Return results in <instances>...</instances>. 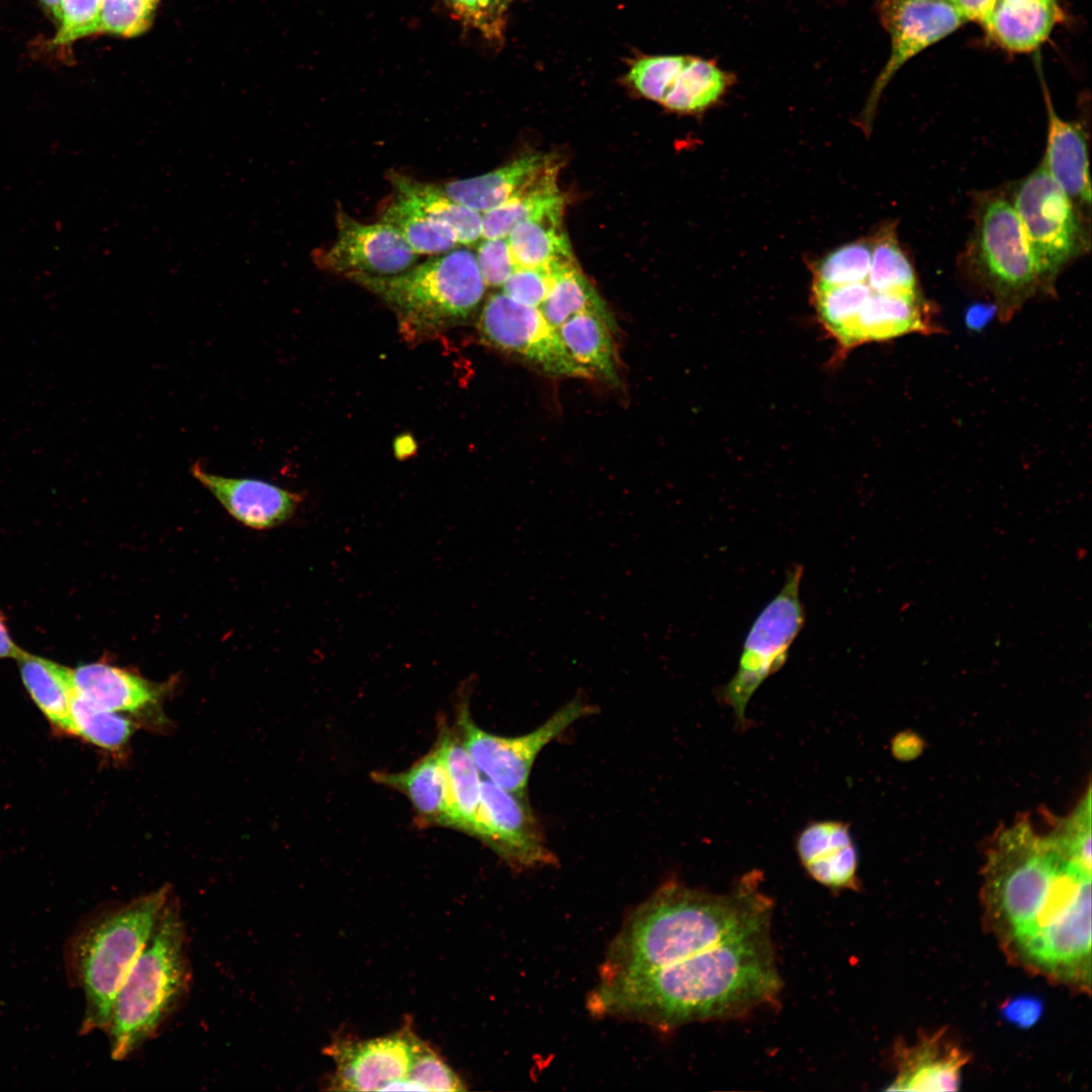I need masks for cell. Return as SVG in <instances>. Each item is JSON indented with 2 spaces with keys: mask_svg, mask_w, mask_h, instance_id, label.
<instances>
[{
  "mask_svg": "<svg viewBox=\"0 0 1092 1092\" xmlns=\"http://www.w3.org/2000/svg\"><path fill=\"white\" fill-rule=\"evenodd\" d=\"M190 983L185 925L170 897L114 998L104 1029L111 1058L125 1060L152 1039L183 1003Z\"/></svg>",
  "mask_w": 1092,
  "mask_h": 1092,
  "instance_id": "obj_4",
  "label": "cell"
},
{
  "mask_svg": "<svg viewBox=\"0 0 1092 1092\" xmlns=\"http://www.w3.org/2000/svg\"><path fill=\"white\" fill-rule=\"evenodd\" d=\"M512 868L528 870L557 864L526 796L481 780L480 800L471 834Z\"/></svg>",
  "mask_w": 1092,
  "mask_h": 1092,
  "instance_id": "obj_12",
  "label": "cell"
},
{
  "mask_svg": "<svg viewBox=\"0 0 1092 1092\" xmlns=\"http://www.w3.org/2000/svg\"><path fill=\"white\" fill-rule=\"evenodd\" d=\"M102 0H61L60 27L54 39L64 44L100 30Z\"/></svg>",
  "mask_w": 1092,
  "mask_h": 1092,
  "instance_id": "obj_42",
  "label": "cell"
},
{
  "mask_svg": "<svg viewBox=\"0 0 1092 1092\" xmlns=\"http://www.w3.org/2000/svg\"><path fill=\"white\" fill-rule=\"evenodd\" d=\"M596 711L594 705L577 695L535 730L506 737L479 728L464 705L459 710L457 728L461 742L487 780L509 792L526 796L533 764L542 749L574 722Z\"/></svg>",
  "mask_w": 1092,
  "mask_h": 1092,
  "instance_id": "obj_10",
  "label": "cell"
},
{
  "mask_svg": "<svg viewBox=\"0 0 1092 1092\" xmlns=\"http://www.w3.org/2000/svg\"><path fill=\"white\" fill-rule=\"evenodd\" d=\"M73 734L109 750L124 746L132 731L131 723L118 712L105 710L74 694L71 705Z\"/></svg>",
  "mask_w": 1092,
  "mask_h": 1092,
  "instance_id": "obj_35",
  "label": "cell"
},
{
  "mask_svg": "<svg viewBox=\"0 0 1092 1092\" xmlns=\"http://www.w3.org/2000/svg\"><path fill=\"white\" fill-rule=\"evenodd\" d=\"M42 6L49 10V12L57 18L59 21L61 16V0H40Z\"/></svg>",
  "mask_w": 1092,
  "mask_h": 1092,
  "instance_id": "obj_50",
  "label": "cell"
},
{
  "mask_svg": "<svg viewBox=\"0 0 1092 1092\" xmlns=\"http://www.w3.org/2000/svg\"><path fill=\"white\" fill-rule=\"evenodd\" d=\"M614 320L595 312L572 315L557 330L571 358L589 371L617 385L620 383L615 343L612 333Z\"/></svg>",
  "mask_w": 1092,
  "mask_h": 1092,
  "instance_id": "obj_26",
  "label": "cell"
},
{
  "mask_svg": "<svg viewBox=\"0 0 1092 1092\" xmlns=\"http://www.w3.org/2000/svg\"><path fill=\"white\" fill-rule=\"evenodd\" d=\"M476 262L485 285L493 287L503 286L516 269L508 238L485 239Z\"/></svg>",
  "mask_w": 1092,
  "mask_h": 1092,
  "instance_id": "obj_44",
  "label": "cell"
},
{
  "mask_svg": "<svg viewBox=\"0 0 1092 1092\" xmlns=\"http://www.w3.org/2000/svg\"><path fill=\"white\" fill-rule=\"evenodd\" d=\"M801 866L831 891L857 890L858 854L849 824L840 820L808 823L795 837Z\"/></svg>",
  "mask_w": 1092,
  "mask_h": 1092,
  "instance_id": "obj_17",
  "label": "cell"
},
{
  "mask_svg": "<svg viewBox=\"0 0 1092 1092\" xmlns=\"http://www.w3.org/2000/svg\"><path fill=\"white\" fill-rule=\"evenodd\" d=\"M1002 1H1007V2H1022V1H1031V0H1002Z\"/></svg>",
  "mask_w": 1092,
  "mask_h": 1092,
  "instance_id": "obj_51",
  "label": "cell"
},
{
  "mask_svg": "<svg viewBox=\"0 0 1092 1092\" xmlns=\"http://www.w3.org/2000/svg\"><path fill=\"white\" fill-rule=\"evenodd\" d=\"M1043 1009L1044 1004L1039 997L1019 995L1006 1000L1001 1005L1000 1013L1008 1023L1019 1028H1029L1040 1019Z\"/></svg>",
  "mask_w": 1092,
  "mask_h": 1092,
  "instance_id": "obj_45",
  "label": "cell"
},
{
  "mask_svg": "<svg viewBox=\"0 0 1092 1092\" xmlns=\"http://www.w3.org/2000/svg\"><path fill=\"white\" fill-rule=\"evenodd\" d=\"M559 168L558 160L550 156L516 194L484 212L482 237L507 238L523 221L562 218L564 197L557 183Z\"/></svg>",
  "mask_w": 1092,
  "mask_h": 1092,
  "instance_id": "obj_19",
  "label": "cell"
},
{
  "mask_svg": "<svg viewBox=\"0 0 1092 1092\" xmlns=\"http://www.w3.org/2000/svg\"><path fill=\"white\" fill-rule=\"evenodd\" d=\"M969 257L1002 320H1009L1041 288L1019 218L1001 196L980 204Z\"/></svg>",
  "mask_w": 1092,
  "mask_h": 1092,
  "instance_id": "obj_7",
  "label": "cell"
},
{
  "mask_svg": "<svg viewBox=\"0 0 1092 1092\" xmlns=\"http://www.w3.org/2000/svg\"><path fill=\"white\" fill-rule=\"evenodd\" d=\"M17 661L22 681L39 710L56 727L73 734L71 705L75 691L72 669L26 651Z\"/></svg>",
  "mask_w": 1092,
  "mask_h": 1092,
  "instance_id": "obj_27",
  "label": "cell"
},
{
  "mask_svg": "<svg viewBox=\"0 0 1092 1092\" xmlns=\"http://www.w3.org/2000/svg\"><path fill=\"white\" fill-rule=\"evenodd\" d=\"M75 693L90 703L112 712H136L153 705L158 691L135 673L104 662H91L72 669Z\"/></svg>",
  "mask_w": 1092,
  "mask_h": 1092,
  "instance_id": "obj_24",
  "label": "cell"
},
{
  "mask_svg": "<svg viewBox=\"0 0 1092 1092\" xmlns=\"http://www.w3.org/2000/svg\"><path fill=\"white\" fill-rule=\"evenodd\" d=\"M1053 830L1046 835L1068 859L1091 872V790L1067 817L1053 818Z\"/></svg>",
  "mask_w": 1092,
  "mask_h": 1092,
  "instance_id": "obj_36",
  "label": "cell"
},
{
  "mask_svg": "<svg viewBox=\"0 0 1092 1092\" xmlns=\"http://www.w3.org/2000/svg\"><path fill=\"white\" fill-rule=\"evenodd\" d=\"M509 1H511V0H509Z\"/></svg>",
  "mask_w": 1092,
  "mask_h": 1092,
  "instance_id": "obj_52",
  "label": "cell"
},
{
  "mask_svg": "<svg viewBox=\"0 0 1092 1092\" xmlns=\"http://www.w3.org/2000/svg\"><path fill=\"white\" fill-rule=\"evenodd\" d=\"M416 447L413 438L407 436L398 437L394 443L395 454L398 457H406L412 454Z\"/></svg>",
  "mask_w": 1092,
  "mask_h": 1092,
  "instance_id": "obj_49",
  "label": "cell"
},
{
  "mask_svg": "<svg viewBox=\"0 0 1092 1092\" xmlns=\"http://www.w3.org/2000/svg\"><path fill=\"white\" fill-rule=\"evenodd\" d=\"M549 157L526 154L486 174L450 181L440 187L458 203L478 212H486L516 194Z\"/></svg>",
  "mask_w": 1092,
  "mask_h": 1092,
  "instance_id": "obj_25",
  "label": "cell"
},
{
  "mask_svg": "<svg viewBox=\"0 0 1092 1092\" xmlns=\"http://www.w3.org/2000/svg\"><path fill=\"white\" fill-rule=\"evenodd\" d=\"M689 56H647L636 60L627 73L628 83L642 96L661 103Z\"/></svg>",
  "mask_w": 1092,
  "mask_h": 1092,
  "instance_id": "obj_39",
  "label": "cell"
},
{
  "mask_svg": "<svg viewBox=\"0 0 1092 1092\" xmlns=\"http://www.w3.org/2000/svg\"><path fill=\"white\" fill-rule=\"evenodd\" d=\"M731 81L712 60L689 56L661 104L675 112H700L718 101Z\"/></svg>",
  "mask_w": 1092,
  "mask_h": 1092,
  "instance_id": "obj_31",
  "label": "cell"
},
{
  "mask_svg": "<svg viewBox=\"0 0 1092 1092\" xmlns=\"http://www.w3.org/2000/svg\"><path fill=\"white\" fill-rule=\"evenodd\" d=\"M872 242L855 241L826 255L815 266L814 282L819 285H844L868 279Z\"/></svg>",
  "mask_w": 1092,
  "mask_h": 1092,
  "instance_id": "obj_37",
  "label": "cell"
},
{
  "mask_svg": "<svg viewBox=\"0 0 1092 1092\" xmlns=\"http://www.w3.org/2000/svg\"><path fill=\"white\" fill-rule=\"evenodd\" d=\"M782 989L769 926L728 939L687 960L636 973L600 976L587 1009L661 1031L741 1017Z\"/></svg>",
  "mask_w": 1092,
  "mask_h": 1092,
  "instance_id": "obj_2",
  "label": "cell"
},
{
  "mask_svg": "<svg viewBox=\"0 0 1092 1092\" xmlns=\"http://www.w3.org/2000/svg\"><path fill=\"white\" fill-rule=\"evenodd\" d=\"M372 779L402 793L422 824L454 828L446 771L438 748L399 772L374 771Z\"/></svg>",
  "mask_w": 1092,
  "mask_h": 1092,
  "instance_id": "obj_21",
  "label": "cell"
},
{
  "mask_svg": "<svg viewBox=\"0 0 1092 1092\" xmlns=\"http://www.w3.org/2000/svg\"><path fill=\"white\" fill-rule=\"evenodd\" d=\"M997 311L995 303H976L966 313V324L972 330H981Z\"/></svg>",
  "mask_w": 1092,
  "mask_h": 1092,
  "instance_id": "obj_47",
  "label": "cell"
},
{
  "mask_svg": "<svg viewBox=\"0 0 1092 1092\" xmlns=\"http://www.w3.org/2000/svg\"><path fill=\"white\" fill-rule=\"evenodd\" d=\"M760 886L761 874L755 871L726 893L665 882L626 917L600 976L668 966L769 926L772 905Z\"/></svg>",
  "mask_w": 1092,
  "mask_h": 1092,
  "instance_id": "obj_3",
  "label": "cell"
},
{
  "mask_svg": "<svg viewBox=\"0 0 1092 1092\" xmlns=\"http://www.w3.org/2000/svg\"><path fill=\"white\" fill-rule=\"evenodd\" d=\"M171 897L165 886L91 914L66 948L69 978L85 998L82 1034L105 1029L116 993Z\"/></svg>",
  "mask_w": 1092,
  "mask_h": 1092,
  "instance_id": "obj_5",
  "label": "cell"
},
{
  "mask_svg": "<svg viewBox=\"0 0 1092 1092\" xmlns=\"http://www.w3.org/2000/svg\"><path fill=\"white\" fill-rule=\"evenodd\" d=\"M438 748L447 776L454 828L471 834L480 800V771L459 736L440 727Z\"/></svg>",
  "mask_w": 1092,
  "mask_h": 1092,
  "instance_id": "obj_28",
  "label": "cell"
},
{
  "mask_svg": "<svg viewBox=\"0 0 1092 1092\" xmlns=\"http://www.w3.org/2000/svg\"><path fill=\"white\" fill-rule=\"evenodd\" d=\"M25 651L10 636L5 616L0 612V658L18 659Z\"/></svg>",
  "mask_w": 1092,
  "mask_h": 1092,
  "instance_id": "obj_48",
  "label": "cell"
},
{
  "mask_svg": "<svg viewBox=\"0 0 1092 1092\" xmlns=\"http://www.w3.org/2000/svg\"><path fill=\"white\" fill-rule=\"evenodd\" d=\"M455 15L489 40H500L509 0H446Z\"/></svg>",
  "mask_w": 1092,
  "mask_h": 1092,
  "instance_id": "obj_41",
  "label": "cell"
},
{
  "mask_svg": "<svg viewBox=\"0 0 1092 1092\" xmlns=\"http://www.w3.org/2000/svg\"><path fill=\"white\" fill-rule=\"evenodd\" d=\"M380 217V221L398 232L416 254H444L458 244L449 226L430 217L398 194L384 207Z\"/></svg>",
  "mask_w": 1092,
  "mask_h": 1092,
  "instance_id": "obj_32",
  "label": "cell"
},
{
  "mask_svg": "<svg viewBox=\"0 0 1092 1092\" xmlns=\"http://www.w3.org/2000/svg\"><path fill=\"white\" fill-rule=\"evenodd\" d=\"M982 892L987 925L1012 963L1090 990L1091 872L1021 817L990 842Z\"/></svg>",
  "mask_w": 1092,
  "mask_h": 1092,
  "instance_id": "obj_1",
  "label": "cell"
},
{
  "mask_svg": "<svg viewBox=\"0 0 1092 1092\" xmlns=\"http://www.w3.org/2000/svg\"><path fill=\"white\" fill-rule=\"evenodd\" d=\"M481 340L488 346L526 361L554 376L590 378L587 369L566 351L558 330L541 310L504 293L491 295L478 321Z\"/></svg>",
  "mask_w": 1092,
  "mask_h": 1092,
  "instance_id": "obj_11",
  "label": "cell"
},
{
  "mask_svg": "<svg viewBox=\"0 0 1092 1092\" xmlns=\"http://www.w3.org/2000/svg\"><path fill=\"white\" fill-rule=\"evenodd\" d=\"M968 21L980 24L988 17L999 0H946Z\"/></svg>",
  "mask_w": 1092,
  "mask_h": 1092,
  "instance_id": "obj_46",
  "label": "cell"
},
{
  "mask_svg": "<svg viewBox=\"0 0 1092 1092\" xmlns=\"http://www.w3.org/2000/svg\"><path fill=\"white\" fill-rule=\"evenodd\" d=\"M969 1055L945 1030L923 1034L913 1044H898L897 1073L890 1091H954L960 1089Z\"/></svg>",
  "mask_w": 1092,
  "mask_h": 1092,
  "instance_id": "obj_18",
  "label": "cell"
},
{
  "mask_svg": "<svg viewBox=\"0 0 1092 1092\" xmlns=\"http://www.w3.org/2000/svg\"><path fill=\"white\" fill-rule=\"evenodd\" d=\"M421 1039L407 1029L365 1041H338L326 1049L335 1061L332 1089L388 1091L402 1081Z\"/></svg>",
  "mask_w": 1092,
  "mask_h": 1092,
  "instance_id": "obj_15",
  "label": "cell"
},
{
  "mask_svg": "<svg viewBox=\"0 0 1092 1092\" xmlns=\"http://www.w3.org/2000/svg\"><path fill=\"white\" fill-rule=\"evenodd\" d=\"M507 238L516 268H540L573 258L562 218L523 221Z\"/></svg>",
  "mask_w": 1092,
  "mask_h": 1092,
  "instance_id": "obj_33",
  "label": "cell"
},
{
  "mask_svg": "<svg viewBox=\"0 0 1092 1092\" xmlns=\"http://www.w3.org/2000/svg\"><path fill=\"white\" fill-rule=\"evenodd\" d=\"M552 282L546 267H517L504 283V292L514 300L538 307L544 301Z\"/></svg>",
  "mask_w": 1092,
  "mask_h": 1092,
  "instance_id": "obj_43",
  "label": "cell"
},
{
  "mask_svg": "<svg viewBox=\"0 0 1092 1092\" xmlns=\"http://www.w3.org/2000/svg\"><path fill=\"white\" fill-rule=\"evenodd\" d=\"M1048 141L1042 164L1076 204L1091 202L1088 151L1084 129L1076 122L1062 119L1056 112L1046 87Z\"/></svg>",
  "mask_w": 1092,
  "mask_h": 1092,
  "instance_id": "obj_22",
  "label": "cell"
},
{
  "mask_svg": "<svg viewBox=\"0 0 1092 1092\" xmlns=\"http://www.w3.org/2000/svg\"><path fill=\"white\" fill-rule=\"evenodd\" d=\"M877 11L890 37V55L869 96L864 125L871 122L880 95L895 74L966 23L946 0H878Z\"/></svg>",
  "mask_w": 1092,
  "mask_h": 1092,
  "instance_id": "obj_13",
  "label": "cell"
},
{
  "mask_svg": "<svg viewBox=\"0 0 1092 1092\" xmlns=\"http://www.w3.org/2000/svg\"><path fill=\"white\" fill-rule=\"evenodd\" d=\"M389 1090L461 1091L465 1088L445 1060L420 1040L406 1077Z\"/></svg>",
  "mask_w": 1092,
  "mask_h": 1092,
  "instance_id": "obj_38",
  "label": "cell"
},
{
  "mask_svg": "<svg viewBox=\"0 0 1092 1092\" xmlns=\"http://www.w3.org/2000/svg\"><path fill=\"white\" fill-rule=\"evenodd\" d=\"M804 568L791 566L777 596L762 609L751 625L731 679L717 696L730 707L736 723L745 728L746 709L762 682L787 661L791 645L805 624V609L800 598Z\"/></svg>",
  "mask_w": 1092,
  "mask_h": 1092,
  "instance_id": "obj_8",
  "label": "cell"
},
{
  "mask_svg": "<svg viewBox=\"0 0 1092 1092\" xmlns=\"http://www.w3.org/2000/svg\"><path fill=\"white\" fill-rule=\"evenodd\" d=\"M158 0H102L100 30L123 36L145 31Z\"/></svg>",
  "mask_w": 1092,
  "mask_h": 1092,
  "instance_id": "obj_40",
  "label": "cell"
},
{
  "mask_svg": "<svg viewBox=\"0 0 1092 1092\" xmlns=\"http://www.w3.org/2000/svg\"><path fill=\"white\" fill-rule=\"evenodd\" d=\"M384 300L402 331L429 335L467 320L480 303L485 283L476 257L466 249L414 265L392 276L348 277Z\"/></svg>",
  "mask_w": 1092,
  "mask_h": 1092,
  "instance_id": "obj_6",
  "label": "cell"
},
{
  "mask_svg": "<svg viewBox=\"0 0 1092 1092\" xmlns=\"http://www.w3.org/2000/svg\"><path fill=\"white\" fill-rule=\"evenodd\" d=\"M867 282L875 292L920 295L914 268L899 244L894 226L881 230L872 242Z\"/></svg>",
  "mask_w": 1092,
  "mask_h": 1092,
  "instance_id": "obj_34",
  "label": "cell"
},
{
  "mask_svg": "<svg viewBox=\"0 0 1092 1092\" xmlns=\"http://www.w3.org/2000/svg\"><path fill=\"white\" fill-rule=\"evenodd\" d=\"M545 267L552 282L540 310L552 327L558 329L580 312H595L613 320L605 301L576 266L574 258L557 260Z\"/></svg>",
  "mask_w": 1092,
  "mask_h": 1092,
  "instance_id": "obj_29",
  "label": "cell"
},
{
  "mask_svg": "<svg viewBox=\"0 0 1092 1092\" xmlns=\"http://www.w3.org/2000/svg\"><path fill=\"white\" fill-rule=\"evenodd\" d=\"M936 331L930 307L921 296L875 292L860 309L849 335L847 350L863 343L890 340L907 333Z\"/></svg>",
  "mask_w": 1092,
  "mask_h": 1092,
  "instance_id": "obj_23",
  "label": "cell"
},
{
  "mask_svg": "<svg viewBox=\"0 0 1092 1092\" xmlns=\"http://www.w3.org/2000/svg\"><path fill=\"white\" fill-rule=\"evenodd\" d=\"M337 238L317 252V264L346 275L392 276L417 262V255L389 224L360 222L343 209L337 211Z\"/></svg>",
  "mask_w": 1092,
  "mask_h": 1092,
  "instance_id": "obj_14",
  "label": "cell"
},
{
  "mask_svg": "<svg viewBox=\"0 0 1092 1092\" xmlns=\"http://www.w3.org/2000/svg\"><path fill=\"white\" fill-rule=\"evenodd\" d=\"M191 473L233 518L252 529L281 525L294 515L301 499L298 493L267 481L208 472L198 462Z\"/></svg>",
  "mask_w": 1092,
  "mask_h": 1092,
  "instance_id": "obj_16",
  "label": "cell"
},
{
  "mask_svg": "<svg viewBox=\"0 0 1092 1092\" xmlns=\"http://www.w3.org/2000/svg\"><path fill=\"white\" fill-rule=\"evenodd\" d=\"M388 179L398 195L406 198L430 217L449 226L458 243L470 245L482 237L480 212L458 203L440 186L396 172H390Z\"/></svg>",
  "mask_w": 1092,
  "mask_h": 1092,
  "instance_id": "obj_30",
  "label": "cell"
},
{
  "mask_svg": "<svg viewBox=\"0 0 1092 1092\" xmlns=\"http://www.w3.org/2000/svg\"><path fill=\"white\" fill-rule=\"evenodd\" d=\"M1063 17L1058 0H999L981 24L998 47L1022 54L1038 49Z\"/></svg>",
  "mask_w": 1092,
  "mask_h": 1092,
  "instance_id": "obj_20",
  "label": "cell"
},
{
  "mask_svg": "<svg viewBox=\"0 0 1092 1092\" xmlns=\"http://www.w3.org/2000/svg\"><path fill=\"white\" fill-rule=\"evenodd\" d=\"M1012 206L1019 218L1041 289H1052L1060 271L1086 245L1076 204L1041 163L1015 190Z\"/></svg>",
  "mask_w": 1092,
  "mask_h": 1092,
  "instance_id": "obj_9",
  "label": "cell"
}]
</instances>
